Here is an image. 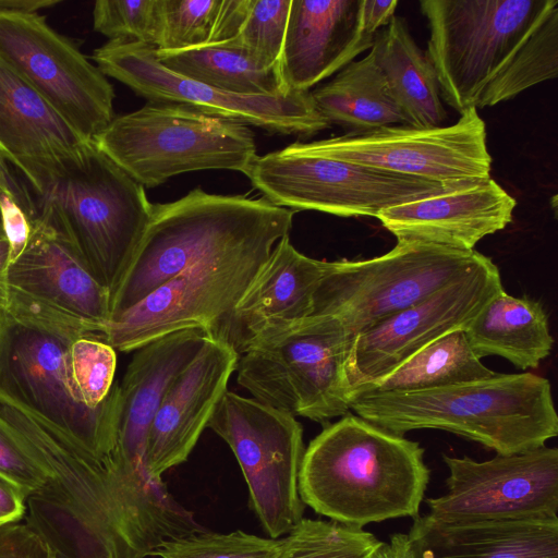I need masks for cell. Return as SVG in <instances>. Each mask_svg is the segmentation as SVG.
I'll list each match as a JSON object with an SVG mask.
<instances>
[{
    "label": "cell",
    "instance_id": "6da1fadb",
    "mask_svg": "<svg viewBox=\"0 0 558 558\" xmlns=\"http://www.w3.org/2000/svg\"><path fill=\"white\" fill-rule=\"evenodd\" d=\"M0 423L47 476L46 488L27 498V520L63 558H145L202 530L162 481L97 458L1 392Z\"/></svg>",
    "mask_w": 558,
    "mask_h": 558
},
{
    "label": "cell",
    "instance_id": "7a4b0ae2",
    "mask_svg": "<svg viewBox=\"0 0 558 558\" xmlns=\"http://www.w3.org/2000/svg\"><path fill=\"white\" fill-rule=\"evenodd\" d=\"M441 99L460 114L558 75V0H421Z\"/></svg>",
    "mask_w": 558,
    "mask_h": 558
},
{
    "label": "cell",
    "instance_id": "3957f363",
    "mask_svg": "<svg viewBox=\"0 0 558 558\" xmlns=\"http://www.w3.org/2000/svg\"><path fill=\"white\" fill-rule=\"evenodd\" d=\"M429 480L420 442L349 412L304 450L299 493L316 513L363 529L417 517Z\"/></svg>",
    "mask_w": 558,
    "mask_h": 558
},
{
    "label": "cell",
    "instance_id": "277c9868",
    "mask_svg": "<svg viewBox=\"0 0 558 558\" xmlns=\"http://www.w3.org/2000/svg\"><path fill=\"white\" fill-rule=\"evenodd\" d=\"M15 171L33 199L32 220L58 230L111 295L151 217L144 186L93 141L66 157Z\"/></svg>",
    "mask_w": 558,
    "mask_h": 558
},
{
    "label": "cell",
    "instance_id": "5b68a950",
    "mask_svg": "<svg viewBox=\"0 0 558 558\" xmlns=\"http://www.w3.org/2000/svg\"><path fill=\"white\" fill-rule=\"evenodd\" d=\"M350 411L388 432L441 429L512 454L545 446L558 435L548 379L525 372L418 391H361Z\"/></svg>",
    "mask_w": 558,
    "mask_h": 558
},
{
    "label": "cell",
    "instance_id": "8992f818",
    "mask_svg": "<svg viewBox=\"0 0 558 558\" xmlns=\"http://www.w3.org/2000/svg\"><path fill=\"white\" fill-rule=\"evenodd\" d=\"M282 208L256 228L220 243L107 325L102 340L131 352L166 335L203 329L216 336L272 247L292 228Z\"/></svg>",
    "mask_w": 558,
    "mask_h": 558
},
{
    "label": "cell",
    "instance_id": "52a82bcc",
    "mask_svg": "<svg viewBox=\"0 0 558 558\" xmlns=\"http://www.w3.org/2000/svg\"><path fill=\"white\" fill-rule=\"evenodd\" d=\"M354 335L336 317L269 324L239 355L238 384L253 399L325 423L350 412L345 365Z\"/></svg>",
    "mask_w": 558,
    "mask_h": 558
},
{
    "label": "cell",
    "instance_id": "ba28073f",
    "mask_svg": "<svg viewBox=\"0 0 558 558\" xmlns=\"http://www.w3.org/2000/svg\"><path fill=\"white\" fill-rule=\"evenodd\" d=\"M93 142L145 187L198 170L245 174L257 157L248 125L178 104L148 101L114 117Z\"/></svg>",
    "mask_w": 558,
    "mask_h": 558
},
{
    "label": "cell",
    "instance_id": "9c48e42d",
    "mask_svg": "<svg viewBox=\"0 0 558 558\" xmlns=\"http://www.w3.org/2000/svg\"><path fill=\"white\" fill-rule=\"evenodd\" d=\"M282 208L264 196L211 194L201 187L177 201L153 204L140 245L110 295V322L208 250L256 228Z\"/></svg>",
    "mask_w": 558,
    "mask_h": 558
},
{
    "label": "cell",
    "instance_id": "30bf717a",
    "mask_svg": "<svg viewBox=\"0 0 558 558\" xmlns=\"http://www.w3.org/2000/svg\"><path fill=\"white\" fill-rule=\"evenodd\" d=\"M489 257L418 242H397L364 260L331 262L312 315L338 318L355 335L429 298L485 264Z\"/></svg>",
    "mask_w": 558,
    "mask_h": 558
},
{
    "label": "cell",
    "instance_id": "8fae6325",
    "mask_svg": "<svg viewBox=\"0 0 558 558\" xmlns=\"http://www.w3.org/2000/svg\"><path fill=\"white\" fill-rule=\"evenodd\" d=\"M245 175L279 207L340 217L377 218L389 207L469 183H440L342 161L304 142L257 156Z\"/></svg>",
    "mask_w": 558,
    "mask_h": 558
},
{
    "label": "cell",
    "instance_id": "7c38bea8",
    "mask_svg": "<svg viewBox=\"0 0 558 558\" xmlns=\"http://www.w3.org/2000/svg\"><path fill=\"white\" fill-rule=\"evenodd\" d=\"M207 427L234 453L251 506L269 537L288 534L304 512L299 493L302 425L291 414L227 390Z\"/></svg>",
    "mask_w": 558,
    "mask_h": 558
},
{
    "label": "cell",
    "instance_id": "4fadbf2b",
    "mask_svg": "<svg viewBox=\"0 0 558 558\" xmlns=\"http://www.w3.org/2000/svg\"><path fill=\"white\" fill-rule=\"evenodd\" d=\"M72 341L0 315V392L63 429L97 458L110 460L116 384L99 408L82 404L70 377Z\"/></svg>",
    "mask_w": 558,
    "mask_h": 558
},
{
    "label": "cell",
    "instance_id": "5bb4252c",
    "mask_svg": "<svg viewBox=\"0 0 558 558\" xmlns=\"http://www.w3.org/2000/svg\"><path fill=\"white\" fill-rule=\"evenodd\" d=\"M8 282L9 317L72 340L102 339L110 322V292L48 222L31 221L26 246L9 264Z\"/></svg>",
    "mask_w": 558,
    "mask_h": 558
},
{
    "label": "cell",
    "instance_id": "9a60e30c",
    "mask_svg": "<svg viewBox=\"0 0 558 558\" xmlns=\"http://www.w3.org/2000/svg\"><path fill=\"white\" fill-rule=\"evenodd\" d=\"M93 60L106 75L151 102L178 104L282 135L312 136L330 126L310 92L281 96L227 93L165 68L156 48L133 40H109Z\"/></svg>",
    "mask_w": 558,
    "mask_h": 558
},
{
    "label": "cell",
    "instance_id": "2e32d148",
    "mask_svg": "<svg viewBox=\"0 0 558 558\" xmlns=\"http://www.w3.org/2000/svg\"><path fill=\"white\" fill-rule=\"evenodd\" d=\"M0 61L87 141L114 118L107 76L37 13L0 12Z\"/></svg>",
    "mask_w": 558,
    "mask_h": 558
},
{
    "label": "cell",
    "instance_id": "e0dca14e",
    "mask_svg": "<svg viewBox=\"0 0 558 558\" xmlns=\"http://www.w3.org/2000/svg\"><path fill=\"white\" fill-rule=\"evenodd\" d=\"M307 146L342 161L440 183L490 178L486 126L474 108L464 111L450 125L388 126L364 134L312 141Z\"/></svg>",
    "mask_w": 558,
    "mask_h": 558
},
{
    "label": "cell",
    "instance_id": "ac0fdd59",
    "mask_svg": "<svg viewBox=\"0 0 558 558\" xmlns=\"http://www.w3.org/2000/svg\"><path fill=\"white\" fill-rule=\"evenodd\" d=\"M446 493L427 498L440 521L557 518L558 449L542 446L486 461L442 454Z\"/></svg>",
    "mask_w": 558,
    "mask_h": 558
},
{
    "label": "cell",
    "instance_id": "d6986e66",
    "mask_svg": "<svg viewBox=\"0 0 558 558\" xmlns=\"http://www.w3.org/2000/svg\"><path fill=\"white\" fill-rule=\"evenodd\" d=\"M502 289L489 258L458 281L354 335L345 372L351 396L389 375L446 333L464 329Z\"/></svg>",
    "mask_w": 558,
    "mask_h": 558
},
{
    "label": "cell",
    "instance_id": "ffe728a7",
    "mask_svg": "<svg viewBox=\"0 0 558 558\" xmlns=\"http://www.w3.org/2000/svg\"><path fill=\"white\" fill-rule=\"evenodd\" d=\"M239 353L225 340L209 336L199 353L166 391L150 424L146 469L156 481L185 462L208 426L236 369Z\"/></svg>",
    "mask_w": 558,
    "mask_h": 558
},
{
    "label": "cell",
    "instance_id": "44dd1931",
    "mask_svg": "<svg viewBox=\"0 0 558 558\" xmlns=\"http://www.w3.org/2000/svg\"><path fill=\"white\" fill-rule=\"evenodd\" d=\"M515 206V198L489 178L389 207L377 219L397 242L472 251L512 221Z\"/></svg>",
    "mask_w": 558,
    "mask_h": 558
},
{
    "label": "cell",
    "instance_id": "7402d4cb",
    "mask_svg": "<svg viewBox=\"0 0 558 558\" xmlns=\"http://www.w3.org/2000/svg\"><path fill=\"white\" fill-rule=\"evenodd\" d=\"M211 336L203 329H184L138 348L121 383L114 385L111 458L146 470V444L150 424L162 398Z\"/></svg>",
    "mask_w": 558,
    "mask_h": 558
},
{
    "label": "cell",
    "instance_id": "603a6c76",
    "mask_svg": "<svg viewBox=\"0 0 558 558\" xmlns=\"http://www.w3.org/2000/svg\"><path fill=\"white\" fill-rule=\"evenodd\" d=\"M363 0H291L280 58L289 90L310 92L369 50L375 35L362 26Z\"/></svg>",
    "mask_w": 558,
    "mask_h": 558
},
{
    "label": "cell",
    "instance_id": "cb8c5ba5",
    "mask_svg": "<svg viewBox=\"0 0 558 558\" xmlns=\"http://www.w3.org/2000/svg\"><path fill=\"white\" fill-rule=\"evenodd\" d=\"M331 267L300 253L289 235L272 247L216 337L240 355L246 343L269 324L295 322L313 314L314 295Z\"/></svg>",
    "mask_w": 558,
    "mask_h": 558
},
{
    "label": "cell",
    "instance_id": "d4e9b609",
    "mask_svg": "<svg viewBox=\"0 0 558 558\" xmlns=\"http://www.w3.org/2000/svg\"><path fill=\"white\" fill-rule=\"evenodd\" d=\"M407 534L415 558H558V517L448 522L426 513Z\"/></svg>",
    "mask_w": 558,
    "mask_h": 558
},
{
    "label": "cell",
    "instance_id": "484cf974",
    "mask_svg": "<svg viewBox=\"0 0 558 558\" xmlns=\"http://www.w3.org/2000/svg\"><path fill=\"white\" fill-rule=\"evenodd\" d=\"M87 141L0 61V151L14 170L66 157Z\"/></svg>",
    "mask_w": 558,
    "mask_h": 558
},
{
    "label": "cell",
    "instance_id": "4316f807",
    "mask_svg": "<svg viewBox=\"0 0 558 558\" xmlns=\"http://www.w3.org/2000/svg\"><path fill=\"white\" fill-rule=\"evenodd\" d=\"M392 97L408 126H444L448 116L436 71L425 51L413 39L404 19L393 16L375 34L372 48Z\"/></svg>",
    "mask_w": 558,
    "mask_h": 558
},
{
    "label": "cell",
    "instance_id": "83f0119b",
    "mask_svg": "<svg viewBox=\"0 0 558 558\" xmlns=\"http://www.w3.org/2000/svg\"><path fill=\"white\" fill-rule=\"evenodd\" d=\"M480 357L501 356L521 369L537 368L554 345L543 305L504 289L496 293L464 328Z\"/></svg>",
    "mask_w": 558,
    "mask_h": 558
},
{
    "label": "cell",
    "instance_id": "f1b7e54d",
    "mask_svg": "<svg viewBox=\"0 0 558 558\" xmlns=\"http://www.w3.org/2000/svg\"><path fill=\"white\" fill-rule=\"evenodd\" d=\"M311 94L329 124L341 126L349 135L407 125L371 51L350 62Z\"/></svg>",
    "mask_w": 558,
    "mask_h": 558
},
{
    "label": "cell",
    "instance_id": "f546056e",
    "mask_svg": "<svg viewBox=\"0 0 558 558\" xmlns=\"http://www.w3.org/2000/svg\"><path fill=\"white\" fill-rule=\"evenodd\" d=\"M156 56L172 72L227 93L281 96L291 92L280 65L259 68L233 38L183 50L156 49Z\"/></svg>",
    "mask_w": 558,
    "mask_h": 558
},
{
    "label": "cell",
    "instance_id": "4dcf8cb0",
    "mask_svg": "<svg viewBox=\"0 0 558 558\" xmlns=\"http://www.w3.org/2000/svg\"><path fill=\"white\" fill-rule=\"evenodd\" d=\"M494 373L474 353L464 329H457L421 349L377 384L361 391L428 390L484 379Z\"/></svg>",
    "mask_w": 558,
    "mask_h": 558
},
{
    "label": "cell",
    "instance_id": "1f68e13d",
    "mask_svg": "<svg viewBox=\"0 0 558 558\" xmlns=\"http://www.w3.org/2000/svg\"><path fill=\"white\" fill-rule=\"evenodd\" d=\"M251 0H162L163 29L157 50L173 51L234 38Z\"/></svg>",
    "mask_w": 558,
    "mask_h": 558
},
{
    "label": "cell",
    "instance_id": "d6a6232c",
    "mask_svg": "<svg viewBox=\"0 0 558 558\" xmlns=\"http://www.w3.org/2000/svg\"><path fill=\"white\" fill-rule=\"evenodd\" d=\"M281 539L278 558H374L383 543L364 529L305 518Z\"/></svg>",
    "mask_w": 558,
    "mask_h": 558
},
{
    "label": "cell",
    "instance_id": "836d02e7",
    "mask_svg": "<svg viewBox=\"0 0 558 558\" xmlns=\"http://www.w3.org/2000/svg\"><path fill=\"white\" fill-rule=\"evenodd\" d=\"M282 539L243 531H196L161 543L154 556L161 558H278Z\"/></svg>",
    "mask_w": 558,
    "mask_h": 558
},
{
    "label": "cell",
    "instance_id": "e575fe53",
    "mask_svg": "<svg viewBox=\"0 0 558 558\" xmlns=\"http://www.w3.org/2000/svg\"><path fill=\"white\" fill-rule=\"evenodd\" d=\"M93 25L109 40H133L157 49L163 29L162 0H98Z\"/></svg>",
    "mask_w": 558,
    "mask_h": 558
},
{
    "label": "cell",
    "instance_id": "d590c367",
    "mask_svg": "<svg viewBox=\"0 0 558 558\" xmlns=\"http://www.w3.org/2000/svg\"><path fill=\"white\" fill-rule=\"evenodd\" d=\"M116 350L96 336L75 339L69 347V369L77 400L89 409L104 404L113 387Z\"/></svg>",
    "mask_w": 558,
    "mask_h": 558
},
{
    "label": "cell",
    "instance_id": "8d00e7d4",
    "mask_svg": "<svg viewBox=\"0 0 558 558\" xmlns=\"http://www.w3.org/2000/svg\"><path fill=\"white\" fill-rule=\"evenodd\" d=\"M291 0H251L246 19L233 38L263 69L279 65Z\"/></svg>",
    "mask_w": 558,
    "mask_h": 558
},
{
    "label": "cell",
    "instance_id": "74e56055",
    "mask_svg": "<svg viewBox=\"0 0 558 558\" xmlns=\"http://www.w3.org/2000/svg\"><path fill=\"white\" fill-rule=\"evenodd\" d=\"M0 476L19 486L28 497L40 494L47 485L46 474L1 423Z\"/></svg>",
    "mask_w": 558,
    "mask_h": 558
},
{
    "label": "cell",
    "instance_id": "f35d334b",
    "mask_svg": "<svg viewBox=\"0 0 558 558\" xmlns=\"http://www.w3.org/2000/svg\"><path fill=\"white\" fill-rule=\"evenodd\" d=\"M51 547L28 523L0 525V558H49Z\"/></svg>",
    "mask_w": 558,
    "mask_h": 558
},
{
    "label": "cell",
    "instance_id": "ab89813d",
    "mask_svg": "<svg viewBox=\"0 0 558 558\" xmlns=\"http://www.w3.org/2000/svg\"><path fill=\"white\" fill-rule=\"evenodd\" d=\"M0 214L4 236L10 245V263L23 252L31 234V222L24 209L0 190Z\"/></svg>",
    "mask_w": 558,
    "mask_h": 558
},
{
    "label": "cell",
    "instance_id": "60d3db41",
    "mask_svg": "<svg viewBox=\"0 0 558 558\" xmlns=\"http://www.w3.org/2000/svg\"><path fill=\"white\" fill-rule=\"evenodd\" d=\"M27 494L0 476V525L19 522L27 509Z\"/></svg>",
    "mask_w": 558,
    "mask_h": 558
},
{
    "label": "cell",
    "instance_id": "b9f144b4",
    "mask_svg": "<svg viewBox=\"0 0 558 558\" xmlns=\"http://www.w3.org/2000/svg\"><path fill=\"white\" fill-rule=\"evenodd\" d=\"M0 190L8 193L26 213L29 221L34 217L33 199L22 180L0 151Z\"/></svg>",
    "mask_w": 558,
    "mask_h": 558
},
{
    "label": "cell",
    "instance_id": "7bdbcfd3",
    "mask_svg": "<svg viewBox=\"0 0 558 558\" xmlns=\"http://www.w3.org/2000/svg\"><path fill=\"white\" fill-rule=\"evenodd\" d=\"M397 5V0H363L362 26L364 32L375 35L378 31L385 28L393 19Z\"/></svg>",
    "mask_w": 558,
    "mask_h": 558
},
{
    "label": "cell",
    "instance_id": "ee69618b",
    "mask_svg": "<svg viewBox=\"0 0 558 558\" xmlns=\"http://www.w3.org/2000/svg\"><path fill=\"white\" fill-rule=\"evenodd\" d=\"M374 558H415L408 534L396 533L383 542Z\"/></svg>",
    "mask_w": 558,
    "mask_h": 558
},
{
    "label": "cell",
    "instance_id": "f6af8a7d",
    "mask_svg": "<svg viewBox=\"0 0 558 558\" xmlns=\"http://www.w3.org/2000/svg\"><path fill=\"white\" fill-rule=\"evenodd\" d=\"M10 245L7 239H0V315L4 314L9 301L8 268Z\"/></svg>",
    "mask_w": 558,
    "mask_h": 558
},
{
    "label": "cell",
    "instance_id": "bcb514c9",
    "mask_svg": "<svg viewBox=\"0 0 558 558\" xmlns=\"http://www.w3.org/2000/svg\"><path fill=\"white\" fill-rule=\"evenodd\" d=\"M60 3V0H0V12L37 13Z\"/></svg>",
    "mask_w": 558,
    "mask_h": 558
},
{
    "label": "cell",
    "instance_id": "7dc6e473",
    "mask_svg": "<svg viewBox=\"0 0 558 558\" xmlns=\"http://www.w3.org/2000/svg\"><path fill=\"white\" fill-rule=\"evenodd\" d=\"M0 239H5L3 227H2L1 214H0Z\"/></svg>",
    "mask_w": 558,
    "mask_h": 558
},
{
    "label": "cell",
    "instance_id": "c3c4849f",
    "mask_svg": "<svg viewBox=\"0 0 558 558\" xmlns=\"http://www.w3.org/2000/svg\"><path fill=\"white\" fill-rule=\"evenodd\" d=\"M49 558H63L62 556L58 555L56 551L51 549Z\"/></svg>",
    "mask_w": 558,
    "mask_h": 558
}]
</instances>
